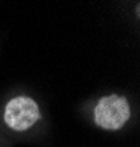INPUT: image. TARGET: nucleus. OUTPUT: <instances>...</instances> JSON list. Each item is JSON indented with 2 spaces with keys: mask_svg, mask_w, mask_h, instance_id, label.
Returning a JSON list of instances; mask_svg holds the SVG:
<instances>
[{
  "mask_svg": "<svg viewBox=\"0 0 140 147\" xmlns=\"http://www.w3.org/2000/svg\"><path fill=\"white\" fill-rule=\"evenodd\" d=\"M131 116V109L125 97L122 96H106L100 99L94 107L96 125L105 129H120Z\"/></svg>",
  "mask_w": 140,
  "mask_h": 147,
  "instance_id": "obj_1",
  "label": "nucleus"
},
{
  "mask_svg": "<svg viewBox=\"0 0 140 147\" xmlns=\"http://www.w3.org/2000/svg\"><path fill=\"white\" fill-rule=\"evenodd\" d=\"M40 119L37 103L25 96L12 99L5 107V122L15 131H25Z\"/></svg>",
  "mask_w": 140,
  "mask_h": 147,
  "instance_id": "obj_2",
  "label": "nucleus"
}]
</instances>
